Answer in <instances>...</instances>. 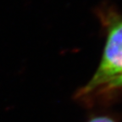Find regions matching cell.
Wrapping results in <instances>:
<instances>
[{"label":"cell","mask_w":122,"mask_h":122,"mask_svg":"<svg viewBox=\"0 0 122 122\" xmlns=\"http://www.w3.org/2000/svg\"><path fill=\"white\" fill-rule=\"evenodd\" d=\"M122 87V74L113 79L109 84H107L104 86L106 89H115V88Z\"/></svg>","instance_id":"2"},{"label":"cell","mask_w":122,"mask_h":122,"mask_svg":"<svg viewBox=\"0 0 122 122\" xmlns=\"http://www.w3.org/2000/svg\"><path fill=\"white\" fill-rule=\"evenodd\" d=\"M89 122H114L113 120L108 117H96L91 120Z\"/></svg>","instance_id":"3"},{"label":"cell","mask_w":122,"mask_h":122,"mask_svg":"<svg viewBox=\"0 0 122 122\" xmlns=\"http://www.w3.org/2000/svg\"><path fill=\"white\" fill-rule=\"evenodd\" d=\"M122 74V18H115L108 25V33L103 55L90 81L80 91V96L104 87Z\"/></svg>","instance_id":"1"}]
</instances>
